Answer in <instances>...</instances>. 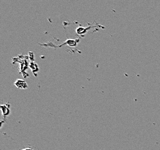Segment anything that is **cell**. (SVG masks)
<instances>
[{"label":"cell","mask_w":160,"mask_h":150,"mask_svg":"<svg viewBox=\"0 0 160 150\" xmlns=\"http://www.w3.org/2000/svg\"><path fill=\"white\" fill-rule=\"evenodd\" d=\"M0 109L2 115L4 118L9 116L10 114V105L9 103H5L0 106Z\"/></svg>","instance_id":"1"},{"label":"cell","mask_w":160,"mask_h":150,"mask_svg":"<svg viewBox=\"0 0 160 150\" xmlns=\"http://www.w3.org/2000/svg\"><path fill=\"white\" fill-rule=\"evenodd\" d=\"M15 85L18 88L20 89H25L27 88V85H26V83L23 80H18V82L15 83Z\"/></svg>","instance_id":"2"},{"label":"cell","mask_w":160,"mask_h":150,"mask_svg":"<svg viewBox=\"0 0 160 150\" xmlns=\"http://www.w3.org/2000/svg\"><path fill=\"white\" fill-rule=\"evenodd\" d=\"M21 150H34L32 149L31 148H27V149H23Z\"/></svg>","instance_id":"3"}]
</instances>
